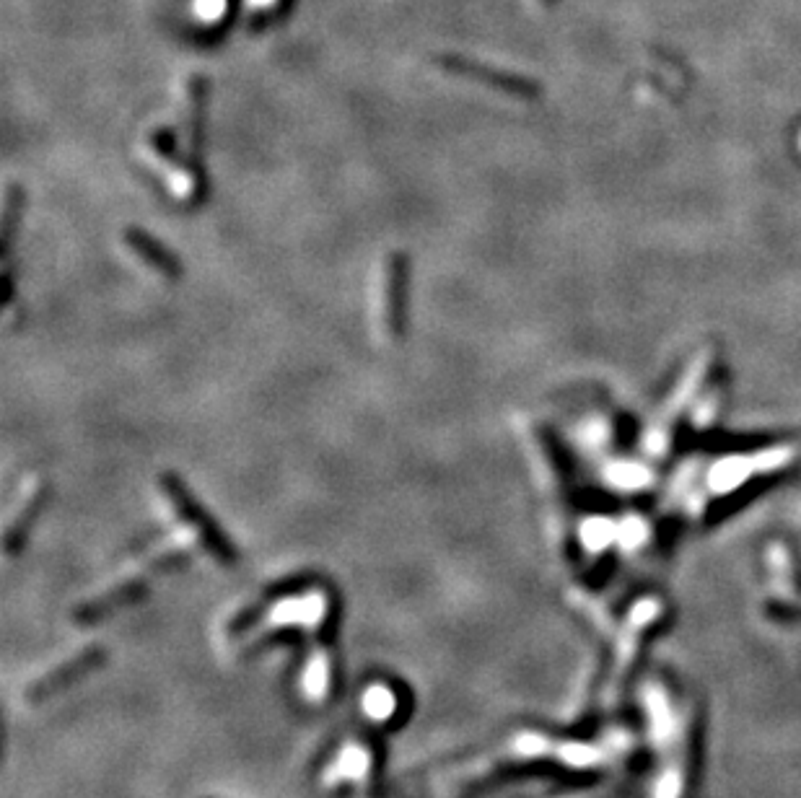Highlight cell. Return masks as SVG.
Here are the masks:
<instances>
[{
    "label": "cell",
    "mask_w": 801,
    "mask_h": 798,
    "mask_svg": "<svg viewBox=\"0 0 801 798\" xmlns=\"http://www.w3.org/2000/svg\"><path fill=\"white\" fill-rule=\"evenodd\" d=\"M325 596H304V599H286L273 612L275 625H317L325 617Z\"/></svg>",
    "instance_id": "cell-7"
},
{
    "label": "cell",
    "mask_w": 801,
    "mask_h": 798,
    "mask_svg": "<svg viewBox=\"0 0 801 798\" xmlns=\"http://www.w3.org/2000/svg\"><path fill=\"white\" fill-rule=\"evenodd\" d=\"M327 682H330V661H327L325 653H317V656L309 661V669H306L304 674L306 695L319 700V697L327 692Z\"/></svg>",
    "instance_id": "cell-10"
},
{
    "label": "cell",
    "mask_w": 801,
    "mask_h": 798,
    "mask_svg": "<svg viewBox=\"0 0 801 798\" xmlns=\"http://www.w3.org/2000/svg\"><path fill=\"white\" fill-rule=\"evenodd\" d=\"M159 488L164 490L166 501L172 503V508L177 511V516L182 521H185L187 526H190L192 532L198 534V539L203 542L205 547H208L213 555H216L218 560H234V550H231V542H226V537L221 534V529H218L216 524H213V519H210L208 513L203 511V506L198 503V498L190 493V490L179 482L177 475H172V472H164V475H159Z\"/></svg>",
    "instance_id": "cell-2"
},
{
    "label": "cell",
    "mask_w": 801,
    "mask_h": 798,
    "mask_svg": "<svg viewBox=\"0 0 801 798\" xmlns=\"http://www.w3.org/2000/svg\"><path fill=\"white\" fill-rule=\"evenodd\" d=\"M203 104H205V81L200 76H187L179 83L177 94V122L187 140L190 156H198L203 143Z\"/></svg>",
    "instance_id": "cell-5"
},
{
    "label": "cell",
    "mask_w": 801,
    "mask_h": 798,
    "mask_svg": "<svg viewBox=\"0 0 801 798\" xmlns=\"http://www.w3.org/2000/svg\"><path fill=\"white\" fill-rule=\"evenodd\" d=\"M122 241H125V247L130 249V254L138 257L146 267H151L159 278L164 280L182 278V262H179L177 254L166 247V244H161L156 236L148 234V231H143V228L138 226L122 228Z\"/></svg>",
    "instance_id": "cell-4"
},
{
    "label": "cell",
    "mask_w": 801,
    "mask_h": 798,
    "mask_svg": "<svg viewBox=\"0 0 801 798\" xmlns=\"http://www.w3.org/2000/svg\"><path fill=\"white\" fill-rule=\"evenodd\" d=\"M45 501H47V482H45V477H34V480L24 488L19 511L13 513L11 524H8V532H6L8 547L19 545V539H24L26 529L32 526L34 516L39 513V508L45 506Z\"/></svg>",
    "instance_id": "cell-6"
},
{
    "label": "cell",
    "mask_w": 801,
    "mask_h": 798,
    "mask_svg": "<svg viewBox=\"0 0 801 798\" xmlns=\"http://www.w3.org/2000/svg\"><path fill=\"white\" fill-rule=\"evenodd\" d=\"M371 757L363 747H345L337 757L335 767H332V780L348 778V780H361L363 775L369 773Z\"/></svg>",
    "instance_id": "cell-9"
},
{
    "label": "cell",
    "mask_w": 801,
    "mask_h": 798,
    "mask_svg": "<svg viewBox=\"0 0 801 798\" xmlns=\"http://www.w3.org/2000/svg\"><path fill=\"white\" fill-rule=\"evenodd\" d=\"M407 257L400 249H392L382 257L374 283V324L379 340L395 345L405 335L407 309Z\"/></svg>",
    "instance_id": "cell-1"
},
{
    "label": "cell",
    "mask_w": 801,
    "mask_h": 798,
    "mask_svg": "<svg viewBox=\"0 0 801 798\" xmlns=\"http://www.w3.org/2000/svg\"><path fill=\"white\" fill-rule=\"evenodd\" d=\"M229 11V0H195V13L203 21H218Z\"/></svg>",
    "instance_id": "cell-12"
},
{
    "label": "cell",
    "mask_w": 801,
    "mask_h": 798,
    "mask_svg": "<svg viewBox=\"0 0 801 798\" xmlns=\"http://www.w3.org/2000/svg\"><path fill=\"white\" fill-rule=\"evenodd\" d=\"M363 713L371 718V721H389L395 716L397 710V697L395 692L389 690L387 684H371L366 695L361 700Z\"/></svg>",
    "instance_id": "cell-8"
},
{
    "label": "cell",
    "mask_w": 801,
    "mask_h": 798,
    "mask_svg": "<svg viewBox=\"0 0 801 798\" xmlns=\"http://www.w3.org/2000/svg\"><path fill=\"white\" fill-rule=\"evenodd\" d=\"M280 3H283V0H249L247 6H252V8H255V11L270 13V11H275V8H278Z\"/></svg>",
    "instance_id": "cell-13"
},
{
    "label": "cell",
    "mask_w": 801,
    "mask_h": 798,
    "mask_svg": "<svg viewBox=\"0 0 801 798\" xmlns=\"http://www.w3.org/2000/svg\"><path fill=\"white\" fill-rule=\"evenodd\" d=\"M21 208H24V190L8 184L6 200H3V239H6V247H8V241H11L13 223H16V218L21 216L19 213Z\"/></svg>",
    "instance_id": "cell-11"
},
{
    "label": "cell",
    "mask_w": 801,
    "mask_h": 798,
    "mask_svg": "<svg viewBox=\"0 0 801 798\" xmlns=\"http://www.w3.org/2000/svg\"><path fill=\"white\" fill-rule=\"evenodd\" d=\"M436 68L446 76L462 78V81H472V83H483L485 89L501 91L506 96H532L534 83L527 81L522 76H514V73H503V70L490 68L485 63H477V60H470V57L462 55H439L436 57Z\"/></svg>",
    "instance_id": "cell-3"
}]
</instances>
